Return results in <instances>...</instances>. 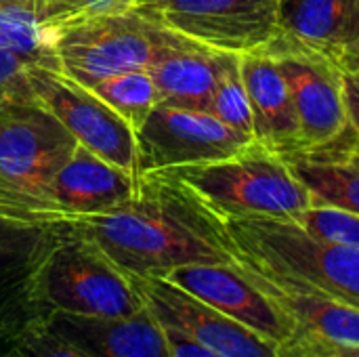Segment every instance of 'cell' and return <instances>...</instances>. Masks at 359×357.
I'll list each match as a JSON object with an SVG mask.
<instances>
[{
	"label": "cell",
	"mask_w": 359,
	"mask_h": 357,
	"mask_svg": "<svg viewBox=\"0 0 359 357\" xmlns=\"http://www.w3.org/2000/svg\"><path fill=\"white\" fill-rule=\"evenodd\" d=\"M0 357H13V353L8 351V347L4 349V351H0Z\"/></svg>",
	"instance_id": "33"
},
{
	"label": "cell",
	"mask_w": 359,
	"mask_h": 357,
	"mask_svg": "<svg viewBox=\"0 0 359 357\" xmlns=\"http://www.w3.org/2000/svg\"><path fill=\"white\" fill-rule=\"evenodd\" d=\"M6 347L13 357H93L53 332L46 322L36 324Z\"/></svg>",
	"instance_id": "25"
},
{
	"label": "cell",
	"mask_w": 359,
	"mask_h": 357,
	"mask_svg": "<svg viewBox=\"0 0 359 357\" xmlns=\"http://www.w3.org/2000/svg\"><path fill=\"white\" fill-rule=\"evenodd\" d=\"M38 271V299L53 314L80 318H130L145 309L133 278L69 225L50 227Z\"/></svg>",
	"instance_id": "5"
},
{
	"label": "cell",
	"mask_w": 359,
	"mask_h": 357,
	"mask_svg": "<svg viewBox=\"0 0 359 357\" xmlns=\"http://www.w3.org/2000/svg\"><path fill=\"white\" fill-rule=\"evenodd\" d=\"M164 330H166V339H168L172 357H221L212 353V351H208V349H204V347H200L198 343L185 339L183 335H179L175 330H168V328H164Z\"/></svg>",
	"instance_id": "30"
},
{
	"label": "cell",
	"mask_w": 359,
	"mask_h": 357,
	"mask_svg": "<svg viewBox=\"0 0 359 357\" xmlns=\"http://www.w3.org/2000/svg\"><path fill=\"white\" fill-rule=\"evenodd\" d=\"M0 48L21 57L29 65L59 69L53 50V34L34 8H0Z\"/></svg>",
	"instance_id": "21"
},
{
	"label": "cell",
	"mask_w": 359,
	"mask_h": 357,
	"mask_svg": "<svg viewBox=\"0 0 359 357\" xmlns=\"http://www.w3.org/2000/svg\"><path fill=\"white\" fill-rule=\"evenodd\" d=\"M294 223L318 240L343 246H359V215L355 213L311 202L294 219Z\"/></svg>",
	"instance_id": "24"
},
{
	"label": "cell",
	"mask_w": 359,
	"mask_h": 357,
	"mask_svg": "<svg viewBox=\"0 0 359 357\" xmlns=\"http://www.w3.org/2000/svg\"><path fill=\"white\" fill-rule=\"evenodd\" d=\"M341 67H347V69H358L359 72V44L341 61Z\"/></svg>",
	"instance_id": "31"
},
{
	"label": "cell",
	"mask_w": 359,
	"mask_h": 357,
	"mask_svg": "<svg viewBox=\"0 0 359 357\" xmlns=\"http://www.w3.org/2000/svg\"><path fill=\"white\" fill-rule=\"evenodd\" d=\"M278 357H359V345L297 330L288 341L278 345Z\"/></svg>",
	"instance_id": "26"
},
{
	"label": "cell",
	"mask_w": 359,
	"mask_h": 357,
	"mask_svg": "<svg viewBox=\"0 0 359 357\" xmlns=\"http://www.w3.org/2000/svg\"><path fill=\"white\" fill-rule=\"evenodd\" d=\"M181 290L282 345L297 332V324L255 286L236 263L185 265L164 276Z\"/></svg>",
	"instance_id": "12"
},
{
	"label": "cell",
	"mask_w": 359,
	"mask_h": 357,
	"mask_svg": "<svg viewBox=\"0 0 359 357\" xmlns=\"http://www.w3.org/2000/svg\"><path fill=\"white\" fill-rule=\"evenodd\" d=\"M48 29L59 69L84 86L107 76L147 69L168 36V27L135 4L72 17Z\"/></svg>",
	"instance_id": "6"
},
{
	"label": "cell",
	"mask_w": 359,
	"mask_h": 357,
	"mask_svg": "<svg viewBox=\"0 0 359 357\" xmlns=\"http://www.w3.org/2000/svg\"><path fill=\"white\" fill-rule=\"evenodd\" d=\"M265 50L273 55L290 90L301 145L330 141L349 126L343 97V69L337 61L286 42L280 36Z\"/></svg>",
	"instance_id": "11"
},
{
	"label": "cell",
	"mask_w": 359,
	"mask_h": 357,
	"mask_svg": "<svg viewBox=\"0 0 359 357\" xmlns=\"http://www.w3.org/2000/svg\"><path fill=\"white\" fill-rule=\"evenodd\" d=\"M313 204L359 215V133L349 124L330 141L280 154Z\"/></svg>",
	"instance_id": "15"
},
{
	"label": "cell",
	"mask_w": 359,
	"mask_h": 357,
	"mask_svg": "<svg viewBox=\"0 0 359 357\" xmlns=\"http://www.w3.org/2000/svg\"><path fill=\"white\" fill-rule=\"evenodd\" d=\"M252 141L210 112L158 103L137 130V175L215 162Z\"/></svg>",
	"instance_id": "9"
},
{
	"label": "cell",
	"mask_w": 359,
	"mask_h": 357,
	"mask_svg": "<svg viewBox=\"0 0 359 357\" xmlns=\"http://www.w3.org/2000/svg\"><path fill=\"white\" fill-rule=\"evenodd\" d=\"M280 38L341 65L359 44V0H280Z\"/></svg>",
	"instance_id": "19"
},
{
	"label": "cell",
	"mask_w": 359,
	"mask_h": 357,
	"mask_svg": "<svg viewBox=\"0 0 359 357\" xmlns=\"http://www.w3.org/2000/svg\"><path fill=\"white\" fill-rule=\"evenodd\" d=\"M46 326L93 357H172L164 326L147 307L130 318L53 314Z\"/></svg>",
	"instance_id": "16"
},
{
	"label": "cell",
	"mask_w": 359,
	"mask_h": 357,
	"mask_svg": "<svg viewBox=\"0 0 359 357\" xmlns=\"http://www.w3.org/2000/svg\"><path fill=\"white\" fill-rule=\"evenodd\" d=\"M133 278H164L185 265L233 263L225 221L170 173H141L124 204L69 223Z\"/></svg>",
	"instance_id": "1"
},
{
	"label": "cell",
	"mask_w": 359,
	"mask_h": 357,
	"mask_svg": "<svg viewBox=\"0 0 359 357\" xmlns=\"http://www.w3.org/2000/svg\"><path fill=\"white\" fill-rule=\"evenodd\" d=\"M50 234V227L0 221V345H11L48 318L38 299V271Z\"/></svg>",
	"instance_id": "14"
},
{
	"label": "cell",
	"mask_w": 359,
	"mask_h": 357,
	"mask_svg": "<svg viewBox=\"0 0 359 357\" xmlns=\"http://www.w3.org/2000/svg\"><path fill=\"white\" fill-rule=\"evenodd\" d=\"M240 69L252 109L255 141L276 154L299 147L297 112L273 55L269 50L240 55Z\"/></svg>",
	"instance_id": "18"
},
{
	"label": "cell",
	"mask_w": 359,
	"mask_h": 357,
	"mask_svg": "<svg viewBox=\"0 0 359 357\" xmlns=\"http://www.w3.org/2000/svg\"><path fill=\"white\" fill-rule=\"evenodd\" d=\"M133 4H135V0H36V11H38L40 19L48 27H53L72 17L124 8V6H133Z\"/></svg>",
	"instance_id": "27"
},
{
	"label": "cell",
	"mask_w": 359,
	"mask_h": 357,
	"mask_svg": "<svg viewBox=\"0 0 359 357\" xmlns=\"http://www.w3.org/2000/svg\"><path fill=\"white\" fill-rule=\"evenodd\" d=\"M27 78L36 101L67 133L99 158L137 175V133L88 86L61 69L29 65Z\"/></svg>",
	"instance_id": "8"
},
{
	"label": "cell",
	"mask_w": 359,
	"mask_h": 357,
	"mask_svg": "<svg viewBox=\"0 0 359 357\" xmlns=\"http://www.w3.org/2000/svg\"><path fill=\"white\" fill-rule=\"evenodd\" d=\"M137 183L139 175L99 158L78 143L69 160L48 183L44 227L69 225L107 213L130 200Z\"/></svg>",
	"instance_id": "13"
},
{
	"label": "cell",
	"mask_w": 359,
	"mask_h": 357,
	"mask_svg": "<svg viewBox=\"0 0 359 357\" xmlns=\"http://www.w3.org/2000/svg\"><path fill=\"white\" fill-rule=\"evenodd\" d=\"M225 229L236 259L359 309V246L318 240L280 219H229Z\"/></svg>",
	"instance_id": "2"
},
{
	"label": "cell",
	"mask_w": 359,
	"mask_h": 357,
	"mask_svg": "<svg viewBox=\"0 0 359 357\" xmlns=\"http://www.w3.org/2000/svg\"><path fill=\"white\" fill-rule=\"evenodd\" d=\"M78 141L38 101L0 107V221L44 227L46 189Z\"/></svg>",
	"instance_id": "4"
},
{
	"label": "cell",
	"mask_w": 359,
	"mask_h": 357,
	"mask_svg": "<svg viewBox=\"0 0 359 357\" xmlns=\"http://www.w3.org/2000/svg\"><path fill=\"white\" fill-rule=\"evenodd\" d=\"M88 88L99 99H103L116 114H120L135 128V133L158 105L156 84L147 69L107 76L93 82Z\"/></svg>",
	"instance_id": "22"
},
{
	"label": "cell",
	"mask_w": 359,
	"mask_h": 357,
	"mask_svg": "<svg viewBox=\"0 0 359 357\" xmlns=\"http://www.w3.org/2000/svg\"><path fill=\"white\" fill-rule=\"evenodd\" d=\"M162 173L179 179L223 221H294L311 204L309 191L284 158L257 141L233 156Z\"/></svg>",
	"instance_id": "3"
},
{
	"label": "cell",
	"mask_w": 359,
	"mask_h": 357,
	"mask_svg": "<svg viewBox=\"0 0 359 357\" xmlns=\"http://www.w3.org/2000/svg\"><path fill=\"white\" fill-rule=\"evenodd\" d=\"M2 6H23V8H34L36 11V0H0V8Z\"/></svg>",
	"instance_id": "32"
},
{
	"label": "cell",
	"mask_w": 359,
	"mask_h": 357,
	"mask_svg": "<svg viewBox=\"0 0 359 357\" xmlns=\"http://www.w3.org/2000/svg\"><path fill=\"white\" fill-rule=\"evenodd\" d=\"M343 69V97L347 107L349 124L359 133V72L358 69Z\"/></svg>",
	"instance_id": "29"
},
{
	"label": "cell",
	"mask_w": 359,
	"mask_h": 357,
	"mask_svg": "<svg viewBox=\"0 0 359 357\" xmlns=\"http://www.w3.org/2000/svg\"><path fill=\"white\" fill-rule=\"evenodd\" d=\"M133 278V276H130ZM145 307L168 330L221 357H278V345L164 278H133Z\"/></svg>",
	"instance_id": "10"
},
{
	"label": "cell",
	"mask_w": 359,
	"mask_h": 357,
	"mask_svg": "<svg viewBox=\"0 0 359 357\" xmlns=\"http://www.w3.org/2000/svg\"><path fill=\"white\" fill-rule=\"evenodd\" d=\"M233 263L242 269V274L255 286L261 288L263 295L269 297L273 305H278L297 324V330L311 332V335L341 341V343H358L359 345L358 307L324 297L316 290L276 280L236 257H233Z\"/></svg>",
	"instance_id": "20"
},
{
	"label": "cell",
	"mask_w": 359,
	"mask_h": 357,
	"mask_svg": "<svg viewBox=\"0 0 359 357\" xmlns=\"http://www.w3.org/2000/svg\"><path fill=\"white\" fill-rule=\"evenodd\" d=\"M208 112L229 128L255 139L252 109L240 69V55L221 53V65Z\"/></svg>",
	"instance_id": "23"
},
{
	"label": "cell",
	"mask_w": 359,
	"mask_h": 357,
	"mask_svg": "<svg viewBox=\"0 0 359 357\" xmlns=\"http://www.w3.org/2000/svg\"><path fill=\"white\" fill-rule=\"evenodd\" d=\"M135 6L219 53L265 50L280 36V0H135Z\"/></svg>",
	"instance_id": "7"
},
{
	"label": "cell",
	"mask_w": 359,
	"mask_h": 357,
	"mask_svg": "<svg viewBox=\"0 0 359 357\" xmlns=\"http://www.w3.org/2000/svg\"><path fill=\"white\" fill-rule=\"evenodd\" d=\"M221 53L168 29L147 72L156 84L158 103L208 112Z\"/></svg>",
	"instance_id": "17"
},
{
	"label": "cell",
	"mask_w": 359,
	"mask_h": 357,
	"mask_svg": "<svg viewBox=\"0 0 359 357\" xmlns=\"http://www.w3.org/2000/svg\"><path fill=\"white\" fill-rule=\"evenodd\" d=\"M27 61L0 48V107L6 103L36 101L27 78Z\"/></svg>",
	"instance_id": "28"
}]
</instances>
